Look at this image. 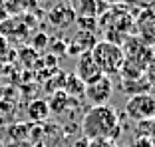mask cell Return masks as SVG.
Listing matches in <instances>:
<instances>
[{"label":"cell","mask_w":155,"mask_h":147,"mask_svg":"<svg viewBox=\"0 0 155 147\" xmlns=\"http://www.w3.org/2000/svg\"><path fill=\"white\" fill-rule=\"evenodd\" d=\"M82 133L86 139H115L121 135L117 111L111 106H91L82 119Z\"/></svg>","instance_id":"1"},{"label":"cell","mask_w":155,"mask_h":147,"mask_svg":"<svg viewBox=\"0 0 155 147\" xmlns=\"http://www.w3.org/2000/svg\"><path fill=\"white\" fill-rule=\"evenodd\" d=\"M94 62L97 64L100 72L104 76H115L119 74L123 62H125V56H123V48L115 42H107V40H101L96 42V46L90 50Z\"/></svg>","instance_id":"2"},{"label":"cell","mask_w":155,"mask_h":147,"mask_svg":"<svg viewBox=\"0 0 155 147\" xmlns=\"http://www.w3.org/2000/svg\"><path fill=\"white\" fill-rule=\"evenodd\" d=\"M125 113L133 121H147L155 117V96L133 93L125 103Z\"/></svg>","instance_id":"3"},{"label":"cell","mask_w":155,"mask_h":147,"mask_svg":"<svg viewBox=\"0 0 155 147\" xmlns=\"http://www.w3.org/2000/svg\"><path fill=\"white\" fill-rule=\"evenodd\" d=\"M111 92H114L111 80L107 78V76H101L100 80H96V82H91V83L86 86L84 97H87L94 106H105L107 100L111 97Z\"/></svg>","instance_id":"4"},{"label":"cell","mask_w":155,"mask_h":147,"mask_svg":"<svg viewBox=\"0 0 155 147\" xmlns=\"http://www.w3.org/2000/svg\"><path fill=\"white\" fill-rule=\"evenodd\" d=\"M76 76L87 86V83H91V82H96V80H100L104 74L100 72V68H97V64L94 62V58H91L90 52H84V54H80V58H78Z\"/></svg>","instance_id":"5"},{"label":"cell","mask_w":155,"mask_h":147,"mask_svg":"<svg viewBox=\"0 0 155 147\" xmlns=\"http://www.w3.org/2000/svg\"><path fill=\"white\" fill-rule=\"evenodd\" d=\"M76 10L68 4H56L54 8L48 12V20L54 24L56 28L64 30V28H70L74 22H76Z\"/></svg>","instance_id":"6"},{"label":"cell","mask_w":155,"mask_h":147,"mask_svg":"<svg viewBox=\"0 0 155 147\" xmlns=\"http://www.w3.org/2000/svg\"><path fill=\"white\" fill-rule=\"evenodd\" d=\"M2 6H4V14L12 18V16H22L30 12L36 6V0H2Z\"/></svg>","instance_id":"7"},{"label":"cell","mask_w":155,"mask_h":147,"mask_svg":"<svg viewBox=\"0 0 155 147\" xmlns=\"http://www.w3.org/2000/svg\"><path fill=\"white\" fill-rule=\"evenodd\" d=\"M64 92H66V96H68L70 100H74V97L80 100V97H84V93H86V83L78 78L76 74H66Z\"/></svg>","instance_id":"8"},{"label":"cell","mask_w":155,"mask_h":147,"mask_svg":"<svg viewBox=\"0 0 155 147\" xmlns=\"http://www.w3.org/2000/svg\"><path fill=\"white\" fill-rule=\"evenodd\" d=\"M74 6H78V16H91V18H96L100 10L105 8L104 0H78L74 2Z\"/></svg>","instance_id":"9"},{"label":"cell","mask_w":155,"mask_h":147,"mask_svg":"<svg viewBox=\"0 0 155 147\" xmlns=\"http://www.w3.org/2000/svg\"><path fill=\"white\" fill-rule=\"evenodd\" d=\"M50 115V107H48V101L44 100H34L30 106H28V117L34 121V123H40L46 117Z\"/></svg>","instance_id":"10"},{"label":"cell","mask_w":155,"mask_h":147,"mask_svg":"<svg viewBox=\"0 0 155 147\" xmlns=\"http://www.w3.org/2000/svg\"><path fill=\"white\" fill-rule=\"evenodd\" d=\"M70 103H72V100L66 96L64 90H60V92H54V93H52L50 101H48V107H50V111H54V113H62V111H64Z\"/></svg>","instance_id":"11"},{"label":"cell","mask_w":155,"mask_h":147,"mask_svg":"<svg viewBox=\"0 0 155 147\" xmlns=\"http://www.w3.org/2000/svg\"><path fill=\"white\" fill-rule=\"evenodd\" d=\"M96 38H94V34L91 32H84V30H80V32L76 34V38H74V44L76 46H80V50L82 52H90L91 48L96 46Z\"/></svg>","instance_id":"12"},{"label":"cell","mask_w":155,"mask_h":147,"mask_svg":"<svg viewBox=\"0 0 155 147\" xmlns=\"http://www.w3.org/2000/svg\"><path fill=\"white\" fill-rule=\"evenodd\" d=\"M64 82H66V72H58L54 76V78L50 80V82L46 83V90L50 93H54V92H60V87L64 90Z\"/></svg>","instance_id":"13"},{"label":"cell","mask_w":155,"mask_h":147,"mask_svg":"<svg viewBox=\"0 0 155 147\" xmlns=\"http://www.w3.org/2000/svg\"><path fill=\"white\" fill-rule=\"evenodd\" d=\"M76 24L84 32H91V28L96 26V18H91V16H76Z\"/></svg>","instance_id":"14"},{"label":"cell","mask_w":155,"mask_h":147,"mask_svg":"<svg viewBox=\"0 0 155 147\" xmlns=\"http://www.w3.org/2000/svg\"><path fill=\"white\" fill-rule=\"evenodd\" d=\"M87 147H115L111 139H87Z\"/></svg>","instance_id":"15"},{"label":"cell","mask_w":155,"mask_h":147,"mask_svg":"<svg viewBox=\"0 0 155 147\" xmlns=\"http://www.w3.org/2000/svg\"><path fill=\"white\" fill-rule=\"evenodd\" d=\"M6 58H10V48H8L6 38L0 34V60H6Z\"/></svg>","instance_id":"16"},{"label":"cell","mask_w":155,"mask_h":147,"mask_svg":"<svg viewBox=\"0 0 155 147\" xmlns=\"http://www.w3.org/2000/svg\"><path fill=\"white\" fill-rule=\"evenodd\" d=\"M48 36L46 34H36V38H34V50H42V48L48 46Z\"/></svg>","instance_id":"17"},{"label":"cell","mask_w":155,"mask_h":147,"mask_svg":"<svg viewBox=\"0 0 155 147\" xmlns=\"http://www.w3.org/2000/svg\"><path fill=\"white\" fill-rule=\"evenodd\" d=\"M56 52H60V54H64V52H66V44L62 40H54V42H52V54L56 56Z\"/></svg>","instance_id":"18"},{"label":"cell","mask_w":155,"mask_h":147,"mask_svg":"<svg viewBox=\"0 0 155 147\" xmlns=\"http://www.w3.org/2000/svg\"><path fill=\"white\" fill-rule=\"evenodd\" d=\"M133 147H153V143L149 141V137H139V139H135V141H133Z\"/></svg>","instance_id":"19"},{"label":"cell","mask_w":155,"mask_h":147,"mask_svg":"<svg viewBox=\"0 0 155 147\" xmlns=\"http://www.w3.org/2000/svg\"><path fill=\"white\" fill-rule=\"evenodd\" d=\"M0 14H4V6H2V0H0Z\"/></svg>","instance_id":"20"},{"label":"cell","mask_w":155,"mask_h":147,"mask_svg":"<svg viewBox=\"0 0 155 147\" xmlns=\"http://www.w3.org/2000/svg\"><path fill=\"white\" fill-rule=\"evenodd\" d=\"M105 2H119V0H105Z\"/></svg>","instance_id":"21"}]
</instances>
